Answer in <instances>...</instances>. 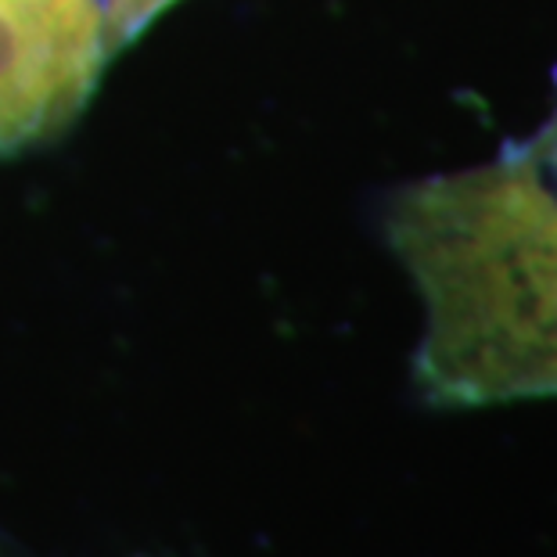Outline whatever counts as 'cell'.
<instances>
[{"label":"cell","mask_w":557,"mask_h":557,"mask_svg":"<svg viewBox=\"0 0 557 557\" xmlns=\"http://www.w3.org/2000/svg\"><path fill=\"white\" fill-rule=\"evenodd\" d=\"M176 0H0V156L54 137Z\"/></svg>","instance_id":"2"},{"label":"cell","mask_w":557,"mask_h":557,"mask_svg":"<svg viewBox=\"0 0 557 557\" xmlns=\"http://www.w3.org/2000/svg\"><path fill=\"white\" fill-rule=\"evenodd\" d=\"M388 242L424 306L429 399L557 396V173L518 148L429 176L393 201Z\"/></svg>","instance_id":"1"},{"label":"cell","mask_w":557,"mask_h":557,"mask_svg":"<svg viewBox=\"0 0 557 557\" xmlns=\"http://www.w3.org/2000/svg\"><path fill=\"white\" fill-rule=\"evenodd\" d=\"M529 151H532V156H536L543 165H547L550 173H557V112H554V120L547 123V129H543V134L529 145Z\"/></svg>","instance_id":"3"}]
</instances>
